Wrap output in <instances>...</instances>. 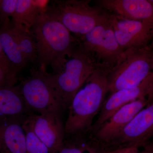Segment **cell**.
<instances>
[{"label": "cell", "mask_w": 153, "mask_h": 153, "mask_svg": "<svg viewBox=\"0 0 153 153\" xmlns=\"http://www.w3.org/2000/svg\"><path fill=\"white\" fill-rule=\"evenodd\" d=\"M109 22L123 52L150 46L153 37V21H133L110 14Z\"/></svg>", "instance_id": "cell-9"}, {"label": "cell", "mask_w": 153, "mask_h": 153, "mask_svg": "<svg viewBox=\"0 0 153 153\" xmlns=\"http://www.w3.org/2000/svg\"><path fill=\"white\" fill-rule=\"evenodd\" d=\"M28 111L19 86L0 87V114L7 117V120L24 121Z\"/></svg>", "instance_id": "cell-14"}, {"label": "cell", "mask_w": 153, "mask_h": 153, "mask_svg": "<svg viewBox=\"0 0 153 153\" xmlns=\"http://www.w3.org/2000/svg\"><path fill=\"white\" fill-rule=\"evenodd\" d=\"M24 121L8 120L2 127L0 136L4 153H26V136L23 127Z\"/></svg>", "instance_id": "cell-15"}, {"label": "cell", "mask_w": 153, "mask_h": 153, "mask_svg": "<svg viewBox=\"0 0 153 153\" xmlns=\"http://www.w3.org/2000/svg\"><path fill=\"white\" fill-rule=\"evenodd\" d=\"M78 40L97 66L110 71L120 59L123 51L115 37L108 22L97 26Z\"/></svg>", "instance_id": "cell-6"}, {"label": "cell", "mask_w": 153, "mask_h": 153, "mask_svg": "<svg viewBox=\"0 0 153 153\" xmlns=\"http://www.w3.org/2000/svg\"><path fill=\"white\" fill-rule=\"evenodd\" d=\"M153 67L152 47L126 50L108 75L110 94L117 91L134 88L151 73Z\"/></svg>", "instance_id": "cell-5"}, {"label": "cell", "mask_w": 153, "mask_h": 153, "mask_svg": "<svg viewBox=\"0 0 153 153\" xmlns=\"http://www.w3.org/2000/svg\"><path fill=\"white\" fill-rule=\"evenodd\" d=\"M152 96H153V72L136 87L121 89L111 94L102 104L98 118L93 124L91 132L94 133L102 124L124 105L139 99Z\"/></svg>", "instance_id": "cell-12"}, {"label": "cell", "mask_w": 153, "mask_h": 153, "mask_svg": "<svg viewBox=\"0 0 153 153\" xmlns=\"http://www.w3.org/2000/svg\"><path fill=\"white\" fill-rule=\"evenodd\" d=\"M153 136V101L131 120L105 147V151L144 147Z\"/></svg>", "instance_id": "cell-8"}, {"label": "cell", "mask_w": 153, "mask_h": 153, "mask_svg": "<svg viewBox=\"0 0 153 153\" xmlns=\"http://www.w3.org/2000/svg\"><path fill=\"white\" fill-rule=\"evenodd\" d=\"M64 139L63 145L56 153H104L105 151L91 132L71 136Z\"/></svg>", "instance_id": "cell-17"}, {"label": "cell", "mask_w": 153, "mask_h": 153, "mask_svg": "<svg viewBox=\"0 0 153 153\" xmlns=\"http://www.w3.org/2000/svg\"><path fill=\"white\" fill-rule=\"evenodd\" d=\"M109 72L97 66L74 95L68 108V118L64 125L65 134L71 136L91 132L94 118L108 92Z\"/></svg>", "instance_id": "cell-2"}, {"label": "cell", "mask_w": 153, "mask_h": 153, "mask_svg": "<svg viewBox=\"0 0 153 153\" xmlns=\"http://www.w3.org/2000/svg\"><path fill=\"white\" fill-rule=\"evenodd\" d=\"M10 28L0 29V43L7 59L19 71L25 67L27 61L19 49Z\"/></svg>", "instance_id": "cell-18"}, {"label": "cell", "mask_w": 153, "mask_h": 153, "mask_svg": "<svg viewBox=\"0 0 153 153\" xmlns=\"http://www.w3.org/2000/svg\"><path fill=\"white\" fill-rule=\"evenodd\" d=\"M38 1L17 0L16 7L12 19V26L30 33L43 7Z\"/></svg>", "instance_id": "cell-16"}, {"label": "cell", "mask_w": 153, "mask_h": 153, "mask_svg": "<svg viewBox=\"0 0 153 153\" xmlns=\"http://www.w3.org/2000/svg\"><path fill=\"white\" fill-rule=\"evenodd\" d=\"M25 122L51 153L57 152L63 145L65 134L61 113L31 115Z\"/></svg>", "instance_id": "cell-10"}, {"label": "cell", "mask_w": 153, "mask_h": 153, "mask_svg": "<svg viewBox=\"0 0 153 153\" xmlns=\"http://www.w3.org/2000/svg\"><path fill=\"white\" fill-rule=\"evenodd\" d=\"M31 30L35 39L40 69L46 71L49 66L55 73L60 72L66 57L72 55L78 40L60 22L48 16L44 9Z\"/></svg>", "instance_id": "cell-1"}, {"label": "cell", "mask_w": 153, "mask_h": 153, "mask_svg": "<svg viewBox=\"0 0 153 153\" xmlns=\"http://www.w3.org/2000/svg\"><path fill=\"white\" fill-rule=\"evenodd\" d=\"M96 6L112 15L136 21H153L151 0H97Z\"/></svg>", "instance_id": "cell-13"}, {"label": "cell", "mask_w": 153, "mask_h": 153, "mask_svg": "<svg viewBox=\"0 0 153 153\" xmlns=\"http://www.w3.org/2000/svg\"><path fill=\"white\" fill-rule=\"evenodd\" d=\"M139 153H153V145L152 143H149L144 147L143 149Z\"/></svg>", "instance_id": "cell-24"}, {"label": "cell", "mask_w": 153, "mask_h": 153, "mask_svg": "<svg viewBox=\"0 0 153 153\" xmlns=\"http://www.w3.org/2000/svg\"><path fill=\"white\" fill-rule=\"evenodd\" d=\"M7 60H8L3 52L0 43V62H4V61H7Z\"/></svg>", "instance_id": "cell-25"}, {"label": "cell", "mask_w": 153, "mask_h": 153, "mask_svg": "<svg viewBox=\"0 0 153 153\" xmlns=\"http://www.w3.org/2000/svg\"><path fill=\"white\" fill-rule=\"evenodd\" d=\"M19 71L8 60L0 62V87L15 86Z\"/></svg>", "instance_id": "cell-21"}, {"label": "cell", "mask_w": 153, "mask_h": 153, "mask_svg": "<svg viewBox=\"0 0 153 153\" xmlns=\"http://www.w3.org/2000/svg\"><path fill=\"white\" fill-rule=\"evenodd\" d=\"M153 101V96L142 97L126 104L102 124L93 134L97 142L105 147L138 113Z\"/></svg>", "instance_id": "cell-11"}, {"label": "cell", "mask_w": 153, "mask_h": 153, "mask_svg": "<svg viewBox=\"0 0 153 153\" xmlns=\"http://www.w3.org/2000/svg\"><path fill=\"white\" fill-rule=\"evenodd\" d=\"M47 71H36L19 85L28 110L39 114L61 113L62 108L55 97L47 78Z\"/></svg>", "instance_id": "cell-7"}, {"label": "cell", "mask_w": 153, "mask_h": 153, "mask_svg": "<svg viewBox=\"0 0 153 153\" xmlns=\"http://www.w3.org/2000/svg\"><path fill=\"white\" fill-rule=\"evenodd\" d=\"M138 146L131 147L118 149L114 150L107 151L104 153H139L140 148Z\"/></svg>", "instance_id": "cell-23"}, {"label": "cell", "mask_w": 153, "mask_h": 153, "mask_svg": "<svg viewBox=\"0 0 153 153\" xmlns=\"http://www.w3.org/2000/svg\"><path fill=\"white\" fill-rule=\"evenodd\" d=\"M91 0L55 1L44 8L47 16L60 22L70 32L81 37L93 28L108 22L110 14Z\"/></svg>", "instance_id": "cell-4"}, {"label": "cell", "mask_w": 153, "mask_h": 153, "mask_svg": "<svg viewBox=\"0 0 153 153\" xmlns=\"http://www.w3.org/2000/svg\"><path fill=\"white\" fill-rule=\"evenodd\" d=\"M23 127L26 136V153H51L49 148L38 138L25 121Z\"/></svg>", "instance_id": "cell-20"}, {"label": "cell", "mask_w": 153, "mask_h": 153, "mask_svg": "<svg viewBox=\"0 0 153 153\" xmlns=\"http://www.w3.org/2000/svg\"><path fill=\"white\" fill-rule=\"evenodd\" d=\"M69 58L60 72L47 73L54 95L63 110L68 108L74 95L97 67L79 41Z\"/></svg>", "instance_id": "cell-3"}, {"label": "cell", "mask_w": 153, "mask_h": 153, "mask_svg": "<svg viewBox=\"0 0 153 153\" xmlns=\"http://www.w3.org/2000/svg\"><path fill=\"white\" fill-rule=\"evenodd\" d=\"M11 33L19 49L27 61L33 62L37 59V49L35 40L31 33L11 26Z\"/></svg>", "instance_id": "cell-19"}, {"label": "cell", "mask_w": 153, "mask_h": 153, "mask_svg": "<svg viewBox=\"0 0 153 153\" xmlns=\"http://www.w3.org/2000/svg\"><path fill=\"white\" fill-rule=\"evenodd\" d=\"M17 3V0H0V29L11 27Z\"/></svg>", "instance_id": "cell-22"}]
</instances>
